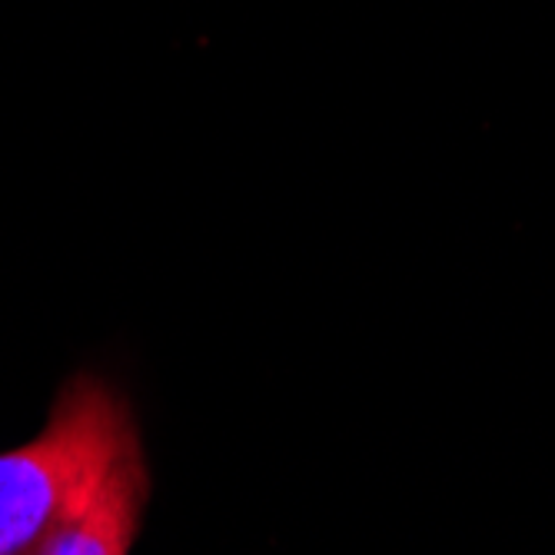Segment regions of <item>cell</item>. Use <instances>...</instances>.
I'll return each mask as SVG.
<instances>
[{"instance_id":"cell-1","label":"cell","mask_w":555,"mask_h":555,"mask_svg":"<svg viewBox=\"0 0 555 555\" xmlns=\"http://www.w3.org/2000/svg\"><path fill=\"white\" fill-rule=\"evenodd\" d=\"M137 446L127 402L93 376L70 379L43 433L0 452V555H34L74 502Z\"/></svg>"},{"instance_id":"cell-2","label":"cell","mask_w":555,"mask_h":555,"mask_svg":"<svg viewBox=\"0 0 555 555\" xmlns=\"http://www.w3.org/2000/svg\"><path fill=\"white\" fill-rule=\"evenodd\" d=\"M146 489L150 479L137 446L74 502L34 555H130Z\"/></svg>"}]
</instances>
